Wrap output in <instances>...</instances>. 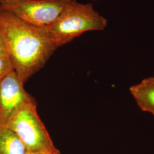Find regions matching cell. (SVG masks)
<instances>
[{
	"label": "cell",
	"mask_w": 154,
	"mask_h": 154,
	"mask_svg": "<svg viewBox=\"0 0 154 154\" xmlns=\"http://www.w3.org/2000/svg\"><path fill=\"white\" fill-rule=\"evenodd\" d=\"M0 30L14 71L24 83L41 69L59 47L46 33L0 9Z\"/></svg>",
	"instance_id": "6da1fadb"
},
{
	"label": "cell",
	"mask_w": 154,
	"mask_h": 154,
	"mask_svg": "<svg viewBox=\"0 0 154 154\" xmlns=\"http://www.w3.org/2000/svg\"><path fill=\"white\" fill-rule=\"evenodd\" d=\"M107 25V20L94 9L91 4L70 0L55 21L44 28L50 37L60 47L83 33L101 31Z\"/></svg>",
	"instance_id": "7a4b0ae2"
},
{
	"label": "cell",
	"mask_w": 154,
	"mask_h": 154,
	"mask_svg": "<svg viewBox=\"0 0 154 154\" xmlns=\"http://www.w3.org/2000/svg\"><path fill=\"white\" fill-rule=\"evenodd\" d=\"M5 126L21 140L28 151L51 152L58 149L38 114L35 100L19 107Z\"/></svg>",
	"instance_id": "3957f363"
},
{
	"label": "cell",
	"mask_w": 154,
	"mask_h": 154,
	"mask_svg": "<svg viewBox=\"0 0 154 154\" xmlns=\"http://www.w3.org/2000/svg\"><path fill=\"white\" fill-rule=\"evenodd\" d=\"M70 0H0V9L39 28L49 26Z\"/></svg>",
	"instance_id": "277c9868"
},
{
	"label": "cell",
	"mask_w": 154,
	"mask_h": 154,
	"mask_svg": "<svg viewBox=\"0 0 154 154\" xmlns=\"http://www.w3.org/2000/svg\"><path fill=\"white\" fill-rule=\"evenodd\" d=\"M24 83L14 70L0 81V125L5 126L21 105L35 100L25 90Z\"/></svg>",
	"instance_id": "5b68a950"
},
{
	"label": "cell",
	"mask_w": 154,
	"mask_h": 154,
	"mask_svg": "<svg viewBox=\"0 0 154 154\" xmlns=\"http://www.w3.org/2000/svg\"><path fill=\"white\" fill-rule=\"evenodd\" d=\"M129 90L139 108L154 116V77L144 78Z\"/></svg>",
	"instance_id": "8992f818"
},
{
	"label": "cell",
	"mask_w": 154,
	"mask_h": 154,
	"mask_svg": "<svg viewBox=\"0 0 154 154\" xmlns=\"http://www.w3.org/2000/svg\"><path fill=\"white\" fill-rule=\"evenodd\" d=\"M24 144L6 126L0 125V154H26Z\"/></svg>",
	"instance_id": "52a82bcc"
},
{
	"label": "cell",
	"mask_w": 154,
	"mask_h": 154,
	"mask_svg": "<svg viewBox=\"0 0 154 154\" xmlns=\"http://www.w3.org/2000/svg\"><path fill=\"white\" fill-rule=\"evenodd\" d=\"M14 70V67L9 56L0 55V81Z\"/></svg>",
	"instance_id": "ba28073f"
},
{
	"label": "cell",
	"mask_w": 154,
	"mask_h": 154,
	"mask_svg": "<svg viewBox=\"0 0 154 154\" xmlns=\"http://www.w3.org/2000/svg\"><path fill=\"white\" fill-rule=\"evenodd\" d=\"M0 55H8V51L1 30H0Z\"/></svg>",
	"instance_id": "9c48e42d"
},
{
	"label": "cell",
	"mask_w": 154,
	"mask_h": 154,
	"mask_svg": "<svg viewBox=\"0 0 154 154\" xmlns=\"http://www.w3.org/2000/svg\"><path fill=\"white\" fill-rule=\"evenodd\" d=\"M26 154H61V152L59 149L55 151H51V152H44V151H28Z\"/></svg>",
	"instance_id": "30bf717a"
},
{
	"label": "cell",
	"mask_w": 154,
	"mask_h": 154,
	"mask_svg": "<svg viewBox=\"0 0 154 154\" xmlns=\"http://www.w3.org/2000/svg\"><path fill=\"white\" fill-rule=\"evenodd\" d=\"M93 1H98V0H93Z\"/></svg>",
	"instance_id": "8fae6325"
}]
</instances>
